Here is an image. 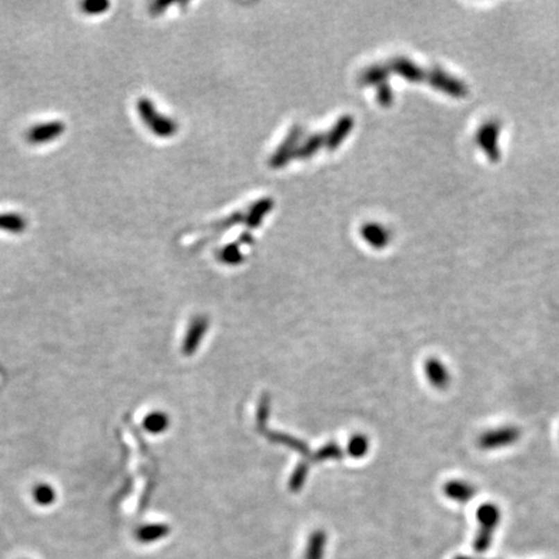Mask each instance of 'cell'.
Here are the masks:
<instances>
[{"label":"cell","mask_w":559,"mask_h":559,"mask_svg":"<svg viewBox=\"0 0 559 559\" xmlns=\"http://www.w3.org/2000/svg\"><path fill=\"white\" fill-rule=\"evenodd\" d=\"M476 518L479 522V531L475 536L474 548L476 551L483 553L488 550L491 545L493 533L501 519V511L497 505L492 502H485L476 510Z\"/></svg>","instance_id":"cell-1"},{"label":"cell","mask_w":559,"mask_h":559,"mask_svg":"<svg viewBox=\"0 0 559 559\" xmlns=\"http://www.w3.org/2000/svg\"><path fill=\"white\" fill-rule=\"evenodd\" d=\"M521 429L515 424H504L500 427H495L488 431H484L478 444L484 451H495L510 447L521 439Z\"/></svg>","instance_id":"cell-2"},{"label":"cell","mask_w":559,"mask_h":559,"mask_svg":"<svg viewBox=\"0 0 559 559\" xmlns=\"http://www.w3.org/2000/svg\"><path fill=\"white\" fill-rule=\"evenodd\" d=\"M137 109L143 121L155 134L158 136H171L174 134L176 130L174 122L157 113L150 100L140 98L137 103Z\"/></svg>","instance_id":"cell-3"},{"label":"cell","mask_w":559,"mask_h":559,"mask_svg":"<svg viewBox=\"0 0 559 559\" xmlns=\"http://www.w3.org/2000/svg\"><path fill=\"white\" fill-rule=\"evenodd\" d=\"M64 131H65L64 122L52 121V122L38 123V125L31 127L26 134V137H28V141L31 144H46V143L58 139L64 134Z\"/></svg>","instance_id":"cell-4"},{"label":"cell","mask_w":559,"mask_h":559,"mask_svg":"<svg viewBox=\"0 0 559 559\" xmlns=\"http://www.w3.org/2000/svg\"><path fill=\"white\" fill-rule=\"evenodd\" d=\"M424 373L430 382V385L438 388L444 390L451 384V373L449 369L444 364L442 360L431 357L426 361L424 364Z\"/></svg>","instance_id":"cell-5"},{"label":"cell","mask_w":559,"mask_h":559,"mask_svg":"<svg viewBox=\"0 0 559 559\" xmlns=\"http://www.w3.org/2000/svg\"><path fill=\"white\" fill-rule=\"evenodd\" d=\"M444 495L449 499L460 504H466L472 501L474 496L476 495V487L472 483L461 479H454L444 484Z\"/></svg>","instance_id":"cell-6"},{"label":"cell","mask_w":559,"mask_h":559,"mask_svg":"<svg viewBox=\"0 0 559 559\" xmlns=\"http://www.w3.org/2000/svg\"><path fill=\"white\" fill-rule=\"evenodd\" d=\"M170 533V527L162 523H152L144 524L136 531V539L143 544H153L157 541L162 540Z\"/></svg>","instance_id":"cell-7"},{"label":"cell","mask_w":559,"mask_h":559,"mask_svg":"<svg viewBox=\"0 0 559 559\" xmlns=\"http://www.w3.org/2000/svg\"><path fill=\"white\" fill-rule=\"evenodd\" d=\"M328 538L324 531H315L307 541L304 559H324L327 553Z\"/></svg>","instance_id":"cell-8"},{"label":"cell","mask_w":559,"mask_h":559,"mask_svg":"<svg viewBox=\"0 0 559 559\" xmlns=\"http://www.w3.org/2000/svg\"><path fill=\"white\" fill-rule=\"evenodd\" d=\"M58 499L56 490L53 485L49 483H38L33 488V500L38 504L39 506H51L55 504Z\"/></svg>","instance_id":"cell-9"},{"label":"cell","mask_w":559,"mask_h":559,"mask_svg":"<svg viewBox=\"0 0 559 559\" xmlns=\"http://www.w3.org/2000/svg\"><path fill=\"white\" fill-rule=\"evenodd\" d=\"M26 228V221L22 215L15 212H1L0 214V231L10 233H22Z\"/></svg>","instance_id":"cell-10"},{"label":"cell","mask_w":559,"mask_h":559,"mask_svg":"<svg viewBox=\"0 0 559 559\" xmlns=\"http://www.w3.org/2000/svg\"><path fill=\"white\" fill-rule=\"evenodd\" d=\"M143 426L150 434H161L169 427V417L162 412H152L145 417Z\"/></svg>","instance_id":"cell-11"},{"label":"cell","mask_w":559,"mask_h":559,"mask_svg":"<svg viewBox=\"0 0 559 559\" xmlns=\"http://www.w3.org/2000/svg\"><path fill=\"white\" fill-rule=\"evenodd\" d=\"M109 7H110V3L105 0H88L82 4V10L91 16H97V15L105 13Z\"/></svg>","instance_id":"cell-12"}]
</instances>
